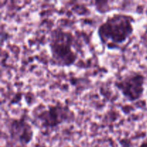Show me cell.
<instances>
[{
  "label": "cell",
  "mask_w": 147,
  "mask_h": 147,
  "mask_svg": "<svg viewBox=\"0 0 147 147\" xmlns=\"http://www.w3.org/2000/svg\"><path fill=\"white\" fill-rule=\"evenodd\" d=\"M7 131L11 140L22 146H27L34 138V128L24 115L10 119L7 123Z\"/></svg>",
  "instance_id": "cell-5"
},
{
  "label": "cell",
  "mask_w": 147,
  "mask_h": 147,
  "mask_svg": "<svg viewBox=\"0 0 147 147\" xmlns=\"http://www.w3.org/2000/svg\"><path fill=\"white\" fill-rule=\"evenodd\" d=\"M76 114L71 108L63 102H56L38 112L35 116L37 125L44 130L53 131L61 125L74 121Z\"/></svg>",
  "instance_id": "cell-3"
},
{
  "label": "cell",
  "mask_w": 147,
  "mask_h": 147,
  "mask_svg": "<svg viewBox=\"0 0 147 147\" xmlns=\"http://www.w3.org/2000/svg\"><path fill=\"white\" fill-rule=\"evenodd\" d=\"M75 36L69 30L57 27L50 33L48 47L52 63L58 67H70L78 58L74 49Z\"/></svg>",
  "instance_id": "cell-2"
},
{
  "label": "cell",
  "mask_w": 147,
  "mask_h": 147,
  "mask_svg": "<svg viewBox=\"0 0 147 147\" xmlns=\"http://www.w3.org/2000/svg\"><path fill=\"white\" fill-rule=\"evenodd\" d=\"M135 30V19L125 13L109 16L99 24L97 36L102 45L108 50H121L131 37Z\"/></svg>",
  "instance_id": "cell-1"
},
{
  "label": "cell",
  "mask_w": 147,
  "mask_h": 147,
  "mask_svg": "<svg viewBox=\"0 0 147 147\" xmlns=\"http://www.w3.org/2000/svg\"><path fill=\"white\" fill-rule=\"evenodd\" d=\"M146 77L141 71L131 70L125 73L114 82V86L129 102L142 98L145 91Z\"/></svg>",
  "instance_id": "cell-4"
},
{
  "label": "cell",
  "mask_w": 147,
  "mask_h": 147,
  "mask_svg": "<svg viewBox=\"0 0 147 147\" xmlns=\"http://www.w3.org/2000/svg\"><path fill=\"white\" fill-rule=\"evenodd\" d=\"M137 147H147V136L145 137V139L139 144V145Z\"/></svg>",
  "instance_id": "cell-6"
}]
</instances>
